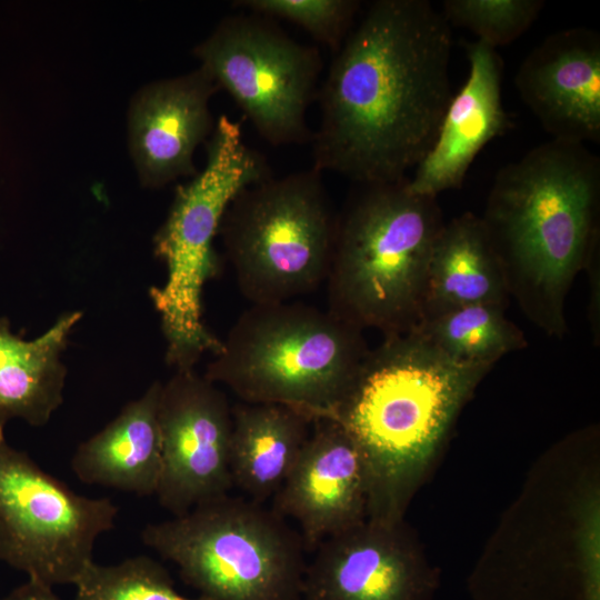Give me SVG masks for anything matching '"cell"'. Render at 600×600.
<instances>
[{
    "label": "cell",
    "instance_id": "2e32d148",
    "mask_svg": "<svg viewBox=\"0 0 600 600\" xmlns=\"http://www.w3.org/2000/svg\"><path fill=\"white\" fill-rule=\"evenodd\" d=\"M466 49L468 78L452 96L431 149L407 179L413 194L437 198L459 189L483 147L512 127L502 106L503 61L497 49L480 40Z\"/></svg>",
    "mask_w": 600,
    "mask_h": 600
},
{
    "label": "cell",
    "instance_id": "52a82bcc",
    "mask_svg": "<svg viewBox=\"0 0 600 600\" xmlns=\"http://www.w3.org/2000/svg\"><path fill=\"white\" fill-rule=\"evenodd\" d=\"M141 540L210 600H302L308 562L300 532L247 497L228 493L148 523Z\"/></svg>",
    "mask_w": 600,
    "mask_h": 600
},
{
    "label": "cell",
    "instance_id": "5bb4252c",
    "mask_svg": "<svg viewBox=\"0 0 600 600\" xmlns=\"http://www.w3.org/2000/svg\"><path fill=\"white\" fill-rule=\"evenodd\" d=\"M313 429L272 509L300 527L307 551L367 519V479L362 457L347 431L332 419Z\"/></svg>",
    "mask_w": 600,
    "mask_h": 600
},
{
    "label": "cell",
    "instance_id": "ffe728a7",
    "mask_svg": "<svg viewBox=\"0 0 600 600\" xmlns=\"http://www.w3.org/2000/svg\"><path fill=\"white\" fill-rule=\"evenodd\" d=\"M311 423L306 414L287 406H234L230 448L233 487L260 503L273 498L294 467Z\"/></svg>",
    "mask_w": 600,
    "mask_h": 600
},
{
    "label": "cell",
    "instance_id": "6da1fadb",
    "mask_svg": "<svg viewBox=\"0 0 600 600\" xmlns=\"http://www.w3.org/2000/svg\"><path fill=\"white\" fill-rule=\"evenodd\" d=\"M451 49V26L429 1L370 4L319 87L312 168L358 184L406 179L453 96Z\"/></svg>",
    "mask_w": 600,
    "mask_h": 600
},
{
    "label": "cell",
    "instance_id": "7c38bea8",
    "mask_svg": "<svg viewBox=\"0 0 600 600\" xmlns=\"http://www.w3.org/2000/svg\"><path fill=\"white\" fill-rule=\"evenodd\" d=\"M429 589L430 578L401 520L367 518L314 549L302 600H426Z\"/></svg>",
    "mask_w": 600,
    "mask_h": 600
},
{
    "label": "cell",
    "instance_id": "9c48e42d",
    "mask_svg": "<svg viewBox=\"0 0 600 600\" xmlns=\"http://www.w3.org/2000/svg\"><path fill=\"white\" fill-rule=\"evenodd\" d=\"M109 498L77 493L7 440L0 427V561L52 587L74 584L114 528Z\"/></svg>",
    "mask_w": 600,
    "mask_h": 600
},
{
    "label": "cell",
    "instance_id": "3957f363",
    "mask_svg": "<svg viewBox=\"0 0 600 600\" xmlns=\"http://www.w3.org/2000/svg\"><path fill=\"white\" fill-rule=\"evenodd\" d=\"M491 368L457 361L414 331L384 337L369 349L330 418L362 457L367 518L401 520L427 466Z\"/></svg>",
    "mask_w": 600,
    "mask_h": 600
},
{
    "label": "cell",
    "instance_id": "ba28073f",
    "mask_svg": "<svg viewBox=\"0 0 600 600\" xmlns=\"http://www.w3.org/2000/svg\"><path fill=\"white\" fill-rule=\"evenodd\" d=\"M336 224L321 172L311 168L241 189L218 236L241 294L251 304L279 303L326 281Z\"/></svg>",
    "mask_w": 600,
    "mask_h": 600
},
{
    "label": "cell",
    "instance_id": "d4e9b609",
    "mask_svg": "<svg viewBox=\"0 0 600 600\" xmlns=\"http://www.w3.org/2000/svg\"><path fill=\"white\" fill-rule=\"evenodd\" d=\"M2 600H61L53 587L42 581L28 579L14 588Z\"/></svg>",
    "mask_w": 600,
    "mask_h": 600
},
{
    "label": "cell",
    "instance_id": "e0dca14e",
    "mask_svg": "<svg viewBox=\"0 0 600 600\" xmlns=\"http://www.w3.org/2000/svg\"><path fill=\"white\" fill-rule=\"evenodd\" d=\"M161 384L154 381L104 428L77 447L71 469L81 482L138 497L156 494L161 474Z\"/></svg>",
    "mask_w": 600,
    "mask_h": 600
},
{
    "label": "cell",
    "instance_id": "d6986e66",
    "mask_svg": "<svg viewBox=\"0 0 600 600\" xmlns=\"http://www.w3.org/2000/svg\"><path fill=\"white\" fill-rule=\"evenodd\" d=\"M509 299L500 259L481 217L464 212L444 222L429 260L421 321L468 304L507 308Z\"/></svg>",
    "mask_w": 600,
    "mask_h": 600
},
{
    "label": "cell",
    "instance_id": "277c9868",
    "mask_svg": "<svg viewBox=\"0 0 600 600\" xmlns=\"http://www.w3.org/2000/svg\"><path fill=\"white\" fill-rule=\"evenodd\" d=\"M407 179L360 184L337 214L324 281L331 313L383 337L420 323L429 260L444 224L437 198L411 193Z\"/></svg>",
    "mask_w": 600,
    "mask_h": 600
},
{
    "label": "cell",
    "instance_id": "9a60e30c",
    "mask_svg": "<svg viewBox=\"0 0 600 600\" xmlns=\"http://www.w3.org/2000/svg\"><path fill=\"white\" fill-rule=\"evenodd\" d=\"M514 86L552 139L600 141V36L587 28L549 34L521 62Z\"/></svg>",
    "mask_w": 600,
    "mask_h": 600
},
{
    "label": "cell",
    "instance_id": "4fadbf2b",
    "mask_svg": "<svg viewBox=\"0 0 600 600\" xmlns=\"http://www.w3.org/2000/svg\"><path fill=\"white\" fill-rule=\"evenodd\" d=\"M219 90L199 68L150 82L128 109V148L139 182L157 189L198 173L194 151L213 132L210 99Z\"/></svg>",
    "mask_w": 600,
    "mask_h": 600
},
{
    "label": "cell",
    "instance_id": "30bf717a",
    "mask_svg": "<svg viewBox=\"0 0 600 600\" xmlns=\"http://www.w3.org/2000/svg\"><path fill=\"white\" fill-rule=\"evenodd\" d=\"M193 54L262 139L273 146L310 140L307 111L322 69L316 48L252 13L221 20Z\"/></svg>",
    "mask_w": 600,
    "mask_h": 600
},
{
    "label": "cell",
    "instance_id": "7402d4cb",
    "mask_svg": "<svg viewBox=\"0 0 600 600\" xmlns=\"http://www.w3.org/2000/svg\"><path fill=\"white\" fill-rule=\"evenodd\" d=\"M73 586V600H210L181 594L169 571L144 554L113 564L92 561Z\"/></svg>",
    "mask_w": 600,
    "mask_h": 600
},
{
    "label": "cell",
    "instance_id": "8992f818",
    "mask_svg": "<svg viewBox=\"0 0 600 600\" xmlns=\"http://www.w3.org/2000/svg\"><path fill=\"white\" fill-rule=\"evenodd\" d=\"M271 176L262 154L249 148L241 126L222 114L207 142V159L191 181L177 188L166 220L153 238L166 280L149 290L166 340V361L194 369L206 353L221 348L203 321L202 293L220 268L214 249L221 219L244 187Z\"/></svg>",
    "mask_w": 600,
    "mask_h": 600
},
{
    "label": "cell",
    "instance_id": "5b68a950",
    "mask_svg": "<svg viewBox=\"0 0 600 600\" xmlns=\"http://www.w3.org/2000/svg\"><path fill=\"white\" fill-rule=\"evenodd\" d=\"M369 348L363 331L299 301L251 304L203 374L241 402L273 403L330 419Z\"/></svg>",
    "mask_w": 600,
    "mask_h": 600
},
{
    "label": "cell",
    "instance_id": "603a6c76",
    "mask_svg": "<svg viewBox=\"0 0 600 600\" xmlns=\"http://www.w3.org/2000/svg\"><path fill=\"white\" fill-rule=\"evenodd\" d=\"M543 7V0H446L441 13L450 26L469 29L497 49L523 34Z\"/></svg>",
    "mask_w": 600,
    "mask_h": 600
},
{
    "label": "cell",
    "instance_id": "7a4b0ae2",
    "mask_svg": "<svg viewBox=\"0 0 600 600\" xmlns=\"http://www.w3.org/2000/svg\"><path fill=\"white\" fill-rule=\"evenodd\" d=\"M600 159L552 139L502 167L481 217L510 298L550 337L567 332L564 302L599 250Z\"/></svg>",
    "mask_w": 600,
    "mask_h": 600
},
{
    "label": "cell",
    "instance_id": "8fae6325",
    "mask_svg": "<svg viewBox=\"0 0 600 600\" xmlns=\"http://www.w3.org/2000/svg\"><path fill=\"white\" fill-rule=\"evenodd\" d=\"M158 420L159 504L173 517L233 488L230 470L232 408L218 384L194 369L176 370L161 384Z\"/></svg>",
    "mask_w": 600,
    "mask_h": 600
},
{
    "label": "cell",
    "instance_id": "ac0fdd59",
    "mask_svg": "<svg viewBox=\"0 0 600 600\" xmlns=\"http://www.w3.org/2000/svg\"><path fill=\"white\" fill-rule=\"evenodd\" d=\"M81 311L64 312L40 336L26 340L0 317V427L21 420L46 426L63 402L62 354Z\"/></svg>",
    "mask_w": 600,
    "mask_h": 600
},
{
    "label": "cell",
    "instance_id": "44dd1931",
    "mask_svg": "<svg viewBox=\"0 0 600 600\" xmlns=\"http://www.w3.org/2000/svg\"><path fill=\"white\" fill-rule=\"evenodd\" d=\"M504 310L494 303L458 307L422 320L412 331L457 361L493 366L527 346L523 332L506 318Z\"/></svg>",
    "mask_w": 600,
    "mask_h": 600
},
{
    "label": "cell",
    "instance_id": "cb8c5ba5",
    "mask_svg": "<svg viewBox=\"0 0 600 600\" xmlns=\"http://www.w3.org/2000/svg\"><path fill=\"white\" fill-rule=\"evenodd\" d=\"M234 6L260 17L279 18L296 23L336 53L350 32L360 1L239 0Z\"/></svg>",
    "mask_w": 600,
    "mask_h": 600
}]
</instances>
